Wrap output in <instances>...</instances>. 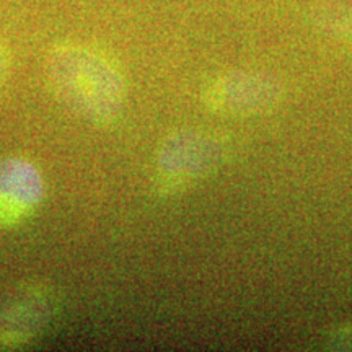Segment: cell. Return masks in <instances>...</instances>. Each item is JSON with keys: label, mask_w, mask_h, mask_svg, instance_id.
I'll return each instance as SVG.
<instances>
[{"label": "cell", "mask_w": 352, "mask_h": 352, "mask_svg": "<svg viewBox=\"0 0 352 352\" xmlns=\"http://www.w3.org/2000/svg\"><path fill=\"white\" fill-rule=\"evenodd\" d=\"M47 78L56 95L95 124H111L120 116L126 83L116 60L83 44L56 47L47 59Z\"/></svg>", "instance_id": "obj_1"}, {"label": "cell", "mask_w": 352, "mask_h": 352, "mask_svg": "<svg viewBox=\"0 0 352 352\" xmlns=\"http://www.w3.org/2000/svg\"><path fill=\"white\" fill-rule=\"evenodd\" d=\"M227 147L219 135L202 131H183L162 145L157 157V186L170 192L206 178L226 160Z\"/></svg>", "instance_id": "obj_2"}, {"label": "cell", "mask_w": 352, "mask_h": 352, "mask_svg": "<svg viewBox=\"0 0 352 352\" xmlns=\"http://www.w3.org/2000/svg\"><path fill=\"white\" fill-rule=\"evenodd\" d=\"M283 98L279 82L259 72H230L206 87L204 103L212 113L253 116L271 111Z\"/></svg>", "instance_id": "obj_3"}, {"label": "cell", "mask_w": 352, "mask_h": 352, "mask_svg": "<svg viewBox=\"0 0 352 352\" xmlns=\"http://www.w3.org/2000/svg\"><path fill=\"white\" fill-rule=\"evenodd\" d=\"M54 296L39 284H23L0 297V349L25 346L47 327Z\"/></svg>", "instance_id": "obj_4"}, {"label": "cell", "mask_w": 352, "mask_h": 352, "mask_svg": "<svg viewBox=\"0 0 352 352\" xmlns=\"http://www.w3.org/2000/svg\"><path fill=\"white\" fill-rule=\"evenodd\" d=\"M44 195L38 166L21 157L0 162V226L10 227L32 215Z\"/></svg>", "instance_id": "obj_5"}, {"label": "cell", "mask_w": 352, "mask_h": 352, "mask_svg": "<svg viewBox=\"0 0 352 352\" xmlns=\"http://www.w3.org/2000/svg\"><path fill=\"white\" fill-rule=\"evenodd\" d=\"M311 20L342 43L352 44V2L349 0H328L311 7Z\"/></svg>", "instance_id": "obj_6"}, {"label": "cell", "mask_w": 352, "mask_h": 352, "mask_svg": "<svg viewBox=\"0 0 352 352\" xmlns=\"http://www.w3.org/2000/svg\"><path fill=\"white\" fill-rule=\"evenodd\" d=\"M328 349L331 351H352V324L340 329L329 338Z\"/></svg>", "instance_id": "obj_7"}, {"label": "cell", "mask_w": 352, "mask_h": 352, "mask_svg": "<svg viewBox=\"0 0 352 352\" xmlns=\"http://www.w3.org/2000/svg\"><path fill=\"white\" fill-rule=\"evenodd\" d=\"M7 70H8V54H7L6 47L0 44V87H2L3 80H6Z\"/></svg>", "instance_id": "obj_8"}]
</instances>
